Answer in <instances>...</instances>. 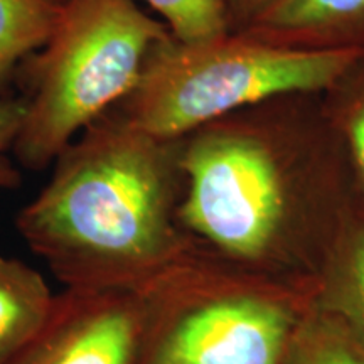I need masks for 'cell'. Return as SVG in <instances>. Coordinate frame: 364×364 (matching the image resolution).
Segmentation results:
<instances>
[{
    "label": "cell",
    "mask_w": 364,
    "mask_h": 364,
    "mask_svg": "<svg viewBox=\"0 0 364 364\" xmlns=\"http://www.w3.org/2000/svg\"><path fill=\"white\" fill-rule=\"evenodd\" d=\"M181 150L112 108L59 154L17 231L66 289L140 290L184 250Z\"/></svg>",
    "instance_id": "1"
},
{
    "label": "cell",
    "mask_w": 364,
    "mask_h": 364,
    "mask_svg": "<svg viewBox=\"0 0 364 364\" xmlns=\"http://www.w3.org/2000/svg\"><path fill=\"white\" fill-rule=\"evenodd\" d=\"M321 93H295L218 118L182 139L181 226L235 258H257L304 199L309 159L336 142Z\"/></svg>",
    "instance_id": "2"
},
{
    "label": "cell",
    "mask_w": 364,
    "mask_h": 364,
    "mask_svg": "<svg viewBox=\"0 0 364 364\" xmlns=\"http://www.w3.org/2000/svg\"><path fill=\"white\" fill-rule=\"evenodd\" d=\"M171 31L134 0H65L51 38L21 66L26 117L14 156L46 169L134 90L150 51Z\"/></svg>",
    "instance_id": "3"
},
{
    "label": "cell",
    "mask_w": 364,
    "mask_h": 364,
    "mask_svg": "<svg viewBox=\"0 0 364 364\" xmlns=\"http://www.w3.org/2000/svg\"><path fill=\"white\" fill-rule=\"evenodd\" d=\"M363 53L287 49L243 33L199 43L171 36L150 51L134 90L113 108L145 134L184 139L267 100L324 93Z\"/></svg>",
    "instance_id": "4"
},
{
    "label": "cell",
    "mask_w": 364,
    "mask_h": 364,
    "mask_svg": "<svg viewBox=\"0 0 364 364\" xmlns=\"http://www.w3.org/2000/svg\"><path fill=\"white\" fill-rule=\"evenodd\" d=\"M177 260L140 289L149 316L144 364L282 363L292 339L284 307L199 287Z\"/></svg>",
    "instance_id": "5"
},
{
    "label": "cell",
    "mask_w": 364,
    "mask_h": 364,
    "mask_svg": "<svg viewBox=\"0 0 364 364\" xmlns=\"http://www.w3.org/2000/svg\"><path fill=\"white\" fill-rule=\"evenodd\" d=\"M147 327L142 290L66 289L7 364H144Z\"/></svg>",
    "instance_id": "6"
},
{
    "label": "cell",
    "mask_w": 364,
    "mask_h": 364,
    "mask_svg": "<svg viewBox=\"0 0 364 364\" xmlns=\"http://www.w3.org/2000/svg\"><path fill=\"white\" fill-rule=\"evenodd\" d=\"M241 33L300 51H364V0H280Z\"/></svg>",
    "instance_id": "7"
},
{
    "label": "cell",
    "mask_w": 364,
    "mask_h": 364,
    "mask_svg": "<svg viewBox=\"0 0 364 364\" xmlns=\"http://www.w3.org/2000/svg\"><path fill=\"white\" fill-rule=\"evenodd\" d=\"M44 277L27 263L0 255V364L34 338L53 307Z\"/></svg>",
    "instance_id": "8"
},
{
    "label": "cell",
    "mask_w": 364,
    "mask_h": 364,
    "mask_svg": "<svg viewBox=\"0 0 364 364\" xmlns=\"http://www.w3.org/2000/svg\"><path fill=\"white\" fill-rule=\"evenodd\" d=\"M65 0H0V91L27 58L44 48Z\"/></svg>",
    "instance_id": "9"
},
{
    "label": "cell",
    "mask_w": 364,
    "mask_h": 364,
    "mask_svg": "<svg viewBox=\"0 0 364 364\" xmlns=\"http://www.w3.org/2000/svg\"><path fill=\"white\" fill-rule=\"evenodd\" d=\"M338 262L332 270L329 300L332 309L351 326L364 343V211L349 209L339 226Z\"/></svg>",
    "instance_id": "10"
},
{
    "label": "cell",
    "mask_w": 364,
    "mask_h": 364,
    "mask_svg": "<svg viewBox=\"0 0 364 364\" xmlns=\"http://www.w3.org/2000/svg\"><path fill=\"white\" fill-rule=\"evenodd\" d=\"M321 98L364 194V53L321 93Z\"/></svg>",
    "instance_id": "11"
},
{
    "label": "cell",
    "mask_w": 364,
    "mask_h": 364,
    "mask_svg": "<svg viewBox=\"0 0 364 364\" xmlns=\"http://www.w3.org/2000/svg\"><path fill=\"white\" fill-rule=\"evenodd\" d=\"M280 364H364V343L354 339L353 331L314 321L292 334Z\"/></svg>",
    "instance_id": "12"
},
{
    "label": "cell",
    "mask_w": 364,
    "mask_h": 364,
    "mask_svg": "<svg viewBox=\"0 0 364 364\" xmlns=\"http://www.w3.org/2000/svg\"><path fill=\"white\" fill-rule=\"evenodd\" d=\"M166 19L172 38L199 43L230 33L223 0H145Z\"/></svg>",
    "instance_id": "13"
},
{
    "label": "cell",
    "mask_w": 364,
    "mask_h": 364,
    "mask_svg": "<svg viewBox=\"0 0 364 364\" xmlns=\"http://www.w3.org/2000/svg\"><path fill=\"white\" fill-rule=\"evenodd\" d=\"M26 117V100L0 95V189H16L21 184V172L14 166V152L17 135Z\"/></svg>",
    "instance_id": "14"
},
{
    "label": "cell",
    "mask_w": 364,
    "mask_h": 364,
    "mask_svg": "<svg viewBox=\"0 0 364 364\" xmlns=\"http://www.w3.org/2000/svg\"><path fill=\"white\" fill-rule=\"evenodd\" d=\"M279 2L280 0H223L230 33H241L248 29L258 17Z\"/></svg>",
    "instance_id": "15"
}]
</instances>
